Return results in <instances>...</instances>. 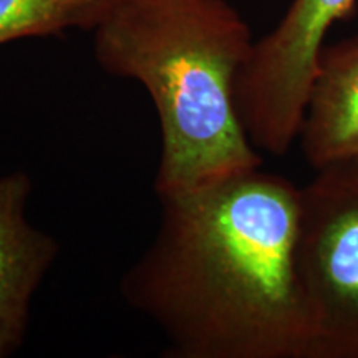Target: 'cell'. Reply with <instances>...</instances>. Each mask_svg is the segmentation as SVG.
<instances>
[{
    "label": "cell",
    "mask_w": 358,
    "mask_h": 358,
    "mask_svg": "<svg viewBox=\"0 0 358 358\" xmlns=\"http://www.w3.org/2000/svg\"><path fill=\"white\" fill-rule=\"evenodd\" d=\"M299 266L310 358H358V156L317 169L301 187Z\"/></svg>",
    "instance_id": "3"
},
{
    "label": "cell",
    "mask_w": 358,
    "mask_h": 358,
    "mask_svg": "<svg viewBox=\"0 0 358 358\" xmlns=\"http://www.w3.org/2000/svg\"><path fill=\"white\" fill-rule=\"evenodd\" d=\"M32 178L0 176V358L24 345L30 303L60 254V244L27 219Z\"/></svg>",
    "instance_id": "5"
},
{
    "label": "cell",
    "mask_w": 358,
    "mask_h": 358,
    "mask_svg": "<svg viewBox=\"0 0 358 358\" xmlns=\"http://www.w3.org/2000/svg\"><path fill=\"white\" fill-rule=\"evenodd\" d=\"M159 201L120 292L163 332L164 357L310 358L301 187L259 166Z\"/></svg>",
    "instance_id": "1"
},
{
    "label": "cell",
    "mask_w": 358,
    "mask_h": 358,
    "mask_svg": "<svg viewBox=\"0 0 358 358\" xmlns=\"http://www.w3.org/2000/svg\"><path fill=\"white\" fill-rule=\"evenodd\" d=\"M120 0H0V47L22 38L92 32Z\"/></svg>",
    "instance_id": "7"
},
{
    "label": "cell",
    "mask_w": 358,
    "mask_h": 358,
    "mask_svg": "<svg viewBox=\"0 0 358 358\" xmlns=\"http://www.w3.org/2000/svg\"><path fill=\"white\" fill-rule=\"evenodd\" d=\"M252 45L227 0H120L93 30L100 69L141 83L158 113V199L262 166L236 106Z\"/></svg>",
    "instance_id": "2"
},
{
    "label": "cell",
    "mask_w": 358,
    "mask_h": 358,
    "mask_svg": "<svg viewBox=\"0 0 358 358\" xmlns=\"http://www.w3.org/2000/svg\"><path fill=\"white\" fill-rule=\"evenodd\" d=\"M357 0H292L272 32L254 42L236 80V106L250 143L284 156L297 141L325 37Z\"/></svg>",
    "instance_id": "4"
},
{
    "label": "cell",
    "mask_w": 358,
    "mask_h": 358,
    "mask_svg": "<svg viewBox=\"0 0 358 358\" xmlns=\"http://www.w3.org/2000/svg\"><path fill=\"white\" fill-rule=\"evenodd\" d=\"M297 141L315 171L358 156V35L322 50Z\"/></svg>",
    "instance_id": "6"
}]
</instances>
